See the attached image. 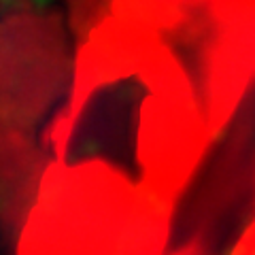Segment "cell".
<instances>
[{"instance_id":"cell-1","label":"cell","mask_w":255,"mask_h":255,"mask_svg":"<svg viewBox=\"0 0 255 255\" xmlns=\"http://www.w3.org/2000/svg\"><path fill=\"white\" fill-rule=\"evenodd\" d=\"M189 28L202 49L200 107L217 132L255 79V0H204Z\"/></svg>"},{"instance_id":"cell-3","label":"cell","mask_w":255,"mask_h":255,"mask_svg":"<svg viewBox=\"0 0 255 255\" xmlns=\"http://www.w3.org/2000/svg\"><path fill=\"white\" fill-rule=\"evenodd\" d=\"M115 2L117 0H70L75 30L81 32V36H85L111 13Z\"/></svg>"},{"instance_id":"cell-2","label":"cell","mask_w":255,"mask_h":255,"mask_svg":"<svg viewBox=\"0 0 255 255\" xmlns=\"http://www.w3.org/2000/svg\"><path fill=\"white\" fill-rule=\"evenodd\" d=\"M204 0H132L140 17L153 30L189 28Z\"/></svg>"}]
</instances>
